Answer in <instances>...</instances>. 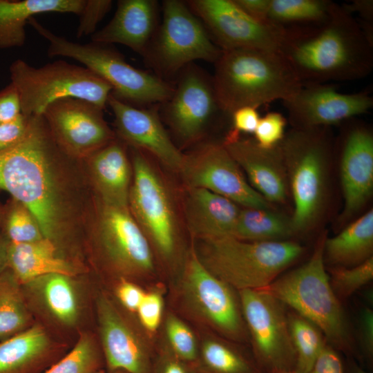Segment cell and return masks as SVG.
<instances>
[{
  "label": "cell",
  "mask_w": 373,
  "mask_h": 373,
  "mask_svg": "<svg viewBox=\"0 0 373 373\" xmlns=\"http://www.w3.org/2000/svg\"><path fill=\"white\" fill-rule=\"evenodd\" d=\"M76 160L59 146L43 115L29 117L21 140L0 152V190L23 204L44 237L57 247L73 226L75 213L61 169Z\"/></svg>",
  "instance_id": "cell-1"
},
{
  "label": "cell",
  "mask_w": 373,
  "mask_h": 373,
  "mask_svg": "<svg viewBox=\"0 0 373 373\" xmlns=\"http://www.w3.org/2000/svg\"><path fill=\"white\" fill-rule=\"evenodd\" d=\"M280 52L303 84L355 81L373 68V42L354 15L335 2L323 21L287 28Z\"/></svg>",
  "instance_id": "cell-2"
},
{
  "label": "cell",
  "mask_w": 373,
  "mask_h": 373,
  "mask_svg": "<svg viewBox=\"0 0 373 373\" xmlns=\"http://www.w3.org/2000/svg\"><path fill=\"white\" fill-rule=\"evenodd\" d=\"M326 238L325 234L320 236L305 263L259 290L314 323L327 343L339 353L360 361L353 329L329 283L323 255Z\"/></svg>",
  "instance_id": "cell-3"
},
{
  "label": "cell",
  "mask_w": 373,
  "mask_h": 373,
  "mask_svg": "<svg viewBox=\"0 0 373 373\" xmlns=\"http://www.w3.org/2000/svg\"><path fill=\"white\" fill-rule=\"evenodd\" d=\"M212 81L221 109L258 108L291 97L303 83L279 51L238 49L222 50L214 63Z\"/></svg>",
  "instance_id": "cell-4"
},
{
  "label": "cell",
  "mask_w": 373,
  "mask_h": 373,
  "mask_svg": "<svg viewBox=\"0 0 373 373\" xmlns=\"http://www.w3.org/2000/svg\"><path fill=\"white\" fill-rule=\"evenodd\" d=\"M196 254L215 276L238 291L260 289L274 281L304 253L289 240L252 242L230 236L202 239Z\"/></svg>",
  "instance_id": "cell-5"
},
{
  "label": "cell",
  "mask_w": 373,
  "mask_h": 373,
  "mask_svg": "<svg viewBox=\"0 0 373 373\" xmlns=\"http://www.w3.org/2000/svg\"><path fill=\"white\" fill-rule=\"evenodd\" d=\"M28 23L48 41L49 57H65L83 64L106 81L117 99L139 107L163 104L171 96L174 87L163 78L135 68L118 52L99 43L78 44L59 36L31 17Z\"/></svg>",
  "instance_id": "cell-6"
},
{
  "label": "cell",
  "mask_w": 373,
  "mask_h": 373,
  "mask_svg": "<svg viewBox=\"0 0 373 373\" xmlns=\"http://www.w3.org/2000/svg\"><path fill=\"white\" fill-rule=\"evenodd\" d=\"M11 83L19 94L21 113L42 115L51 103L64 98H77L104 109L111 86L86 67L57 60L34 67L21 59L9 67Z\"/></svg>",
  "instance_id": "cell-7"
},
{
  "label": "cell",
  "mask_w": 373,
  "mask_h": 373,
  "mask_svg": "<svg viewBox=\"0 0 373 373\" xmlns=\"http://www.w3.org/2000/svg\"><path fill=\"white\" fill-rule=\"evenodd\" d=\"M326 128H294L278 145L294 202L290 220L294 234L309 229L323 207L331 153Z\"/></svg>",
  "instance_id": "cell-8"
},
{
  "label": "cell",
  "mask_w": 373,
  "mask_h": 373,
  "mask_svg": "<svg viewBox=\"0 0 373 373\" xmlns=\"http://www.w3.org/2000/svg\"><path fill=\"white\" fill-rule=\"evenodd\" d=\"M162 8V22L144 56L159 76L179 73L195 60L214 64L222 50L186 3L165 0Z\"/></svg>",
  "instance_id": "cell-9"
},
{
  "label": "cell",
  "mask_w": 373,
  "mask_h": 373,
  "mask_svg": "<svg viewBox=\"0 0 373 373\" xmlns=\"http://www.w3.org/2000/svg\"><path fill=\"white\" fill-rule=\"evenodd\" d=\"M251 352L266 373L295 370L296 352L291 339L287 307L259 289L238 291Z\"/></svg>",
  "instance_id": "cell-10"
},
{
  "label": "cell",
  "mask_w": 373,
  "mask_h": 373,
  "mask_svg": "<svg viewBox=\"0 0 373 373\" xmlns=\"http://www.w3.org/2000/svg\"><path fill=\"white\" fill-rule=\"evenodd\" d=\"M128 208L141 229L164 258L174 254L177 224L164 184L142 151L133 148Z\"/></svg>",
  "instance_id": "cell-11"
},
{
  "label": "cell",
  "mask_w": 373,
  "mask_h": 373,
  "mask_svg": "<svg viewBox=\"0 0 373 373\" xmlns=\"http://www.w3.org/2000/svg\"><path fill=\"white\" fill-rule=\"evenodd\" d=\"M186 3L222 50L280 52L287 28L251 18L233 0H190Z\"/></svg>",
  "instance_id": "cell-12"
},
{
  "label": "cell",
  "mask_w": 373,
  "mask_h": 373,
  "mask_svg": "<svg viewBox=\"0 0 373 373\" xmlns=\"http://www.w3.org/2000/svg\"><path fill=\"white\" fill-rule=\"evenodd\" d=\"M179 171L189 188L209 190L247 208H270L269 202L248 183L222 143H206L185 155Z\"/></svg>",
  "instance_id": "cell-13"
},
{
  "label": "cell",
  "mask_w": 373,
  "mask_h": 373,
  "mask_svg": "<svg viewBox=\"0 0 373 373\" xmlns=\"http://www.w3.org/2000/svg\"><path fill=\"white\" fill-rule=\"evenodd\" d=\"M96 234L101 249L111 265L128 275H142L154 269L149 240L128 207L100 199Z\"/></svg>",
  "instance_id": "cell-14"
},
{
  "label": "cell",
  "mask_w": 373,
  "mask_h": 373,
  "mask_svg": "<svg viewBox=\"0 0 373 373\" xmlns=\"http://www.w3.org/2000/svg\"><path fill=\"white\" fill-rule=\"evenodd\" d=\"M183 287L193 306L220 334L236 341L249 338L239 296L211 274L194 251L186 262Z\"/></svg>",
  "instance_id": "cell-15"
},
{
  "label": "cell",
  "mask_w": 373,
  "mask_h": 373,
  "mask_svg": "<svg viewBox=\"0 0 373 373\" xmlns=\"http://www.w3.org/2000/svg\"><path fill=\"white\" fill-rule=\"evenodd\" d=\"M179 73L171 96L162 105L173 133L187 144L202 137L215 116L226 113L219 105L212 77L192 64Z\"/></svg>",
  "instance_id": "cell-16"
},
{
  "label": "cell",
  "mask_w": 373,
  "mask_h": 373,
  "mask_svg": "<svg viewBox=\"0 0 373 373\" xmlns=\"http://www.w3.org/2000/svg\"><path fill=\"white\" fill-rule=\"evenodd\" d=\"M42 115L59 146L77 159L86 158L115 139L103 109L84 99L57 100Z\"/></svg>",
  "instance_id": "cell-17"
},
{
  "label": "cell",
  "mask_w": 373,
  "mask_h": 373,
  "mask_svg": "<svg viewBox=\"0 0 373 373\" xmlns=\"http://www.w3.org/2000/svg\"><path fill=\"white\" fill-rule=\"evenodd\" d=\"M283 104L294 128H318L366 113L373 97L366 91L341 93L331 83H307Z\"/></svg>",
  "instance_id": "cell-18"
},
{
  "label": "cell",
  "mask_w": 373,
  "mask_h": 373,
  "mask_svg": "<svg viewBox=\"0 0 373 373\" xmlns=\"http://www.w3.org/2000/svg\"><path fill=\"white\" fill-rule=\"evenodd\" d=\"M107 104L113 113L117 133L122 141L150 153L170 169L180 171L185 155L170 138L156 109L133 106L111 93Z\"/></svg>",
  "instance_id": "cell-19"
},
{
  "label": "cell",
  "mask_w": 373,
  "mask_h": 373,
  "mask_svg": "<svg viewBox=\"0 0 373 373\" xmlns=\"http://www.w3.org/2000/svg\"><path fill=\"white\" fill-rule=\"evenodd\" d=\"M341 144V178L343 216L356 213L370 198L373 188V135L355 122L346 130Z\"/></svg>",
  "instance_id": "cell-20"
},
{
  "label": "cell",
  "mask_w": 373,
  "mask_h": 373,
  "mask_svg": "<svg viewBox=\"0 0 373 373\" xmlns=\"http://www.w3.org/2000/svg\"><path fill=\"white\" fill-rule=\"evenodd\" d=\"M222 144L247 174L256 191L269 202L285 200L286 167L278 146L271 149H262L254 140L241 139L231 131Z\"/></svg>",
  "instance_id": "cell-21"
},
{
  "label": "cell",
  "mask_w": 373,
  "mask_h": 373,
  "mask_svg": "<svg viewBox=\"0 0 373 373\" xmlns=\"http://www.w3.org/2000/svg\"><path fill=\"white\" fill-rule=\"evenodd\" d=\"M97 308L102 343L109 371L153 373L154 364L148 350L110 300L101 296Z\"/></svg>",
  "instance_id": "cell-22"
},
{
  "label": "cell",
  "mask_w": 373,
  "mask_h": 373,
  "mask_svg": "<svg viewBox=\"0 0 373 373\" xmlns=\"http://www.w3.org/2000/svg\"><path fill=\"white\" fill-rule=\"evenodd\" d=\"M117 5L112 19L91 35V41L124 45L144 57L158 27L157 2L119 0Z\"/></svg>",
  "instance_id": "cell-23"
},
{
  "label": "cell",
  "mask_w": 373,
  "mask_h": 373,
  "mask_svg": "<svg viewBox=\"0 0 373 373\" xmlns=\"http://www.w3.org/2000/svg\"><path fill=\"white\" fill-rule=\"evenodd\" d=\"M240 209L232 200L202 188H189L186 218L192 233L201 239L233 236Z\"/></svg>",
  "instance_id": "cell-24"
},
{
  "label": "cell",
  "mask_w": 373,
  "mask_h": 373,
  "mask_svg": "<svg viewBox=\"0 0 373 373\" xmlns=\"http://www.w3.org/2000/svg\"><path fill=\"white\" fill-rule=\"evenodd\" d=\"M86 158L100 199L128 207L133 173L123 144L114 139Z\"/></svg>",
  "instance_id": "cell-25"
},
{
  "label": "cell",
  "mask_w": 373,
  "mask_h": 373,
  "mask_svg": "<svg viewBox=\"0 0 373 373\" xmlns=\"http://www.w3.org/2000/svg\"><path fill=\"white\" fill-rule=\"evenodd\" d=\"M7 264L21 286L46 274L73 276L77 271L71 263L58 255V247L46 238L28 243L10 242Z\"/></svg>",
  "instance_id": "cell-26"
},
{
  "label": "cell",
  "mask_w": 373,
  "mask_h": 373,
  "mask_svg": "<svg viewBox=\"0 0 373 373\" xmlns=\"http://www.w3.org/2000/svg\"><path fill=\"white\" fill-rule=\"evenodd\" d=\"M85 0H0V49L21 47L25 27L34 15L45 12L79 15Z\"/></svg>",
  "instance_id": "cell-27"
},
{
  "label": "cell",
  "mask_w": 373,
  "mask_h": 373,
  "mask_svg": "<svg viewBox=\"0 0 373 373\" xmlns=\"http://www.w3.org/2000/svg\"><path fill=\"white\" fill-rule=\"evenodd\" d=\"M324 261L349 267L373 257V210H369L336 236L325 238Z\"/></svg>",
  "instance_id": "cell-28"
},
{
  "label": "cell",
  "mask_w": 373,
  "mask_h": 373,
  "mask_svg": "<svg viewBox=\"0 0 373 373\" xmlns=\"http://www.w3.org/2000/svg\"><path fill=\"white\" fill-rule=\"evenodd\" d=\"M44 329L35 325L0 342V373H24L49 347Z\"/></svg>",
  "instance_id": "cell-29"
},
{
  "label": "cell",
  "mask_w": 373,
  "mask_h": 373,
  "mask_svg": "<svg viewBox=\"0 0 373 373\" xmlns=\"http://www.w3.org/2000/svg\"><path fill=\"white\" fill-rule=\"evenodd\" d=\"M198 356L195 364L198 373H266L252 352L223 340H207Z\"/></svg>",
  "instance_id": "cell-30"
},
{
  "label": "cell",
  "mask_w": 373,
  "mask_h": 373,
  "mask_svg": "<svg viewBox=\"0 0 373 373\" xmlns=\"http://www.w3.org/2000/svg\"><path fill=\"white\" fill-rule=\"evenodd\" d=\"M25 285L31 287L42 299L50 314L64 325H73L78 318L77 297L70 276L50 274L38 277Z\"/></svg>",
  "instance_id": "cell-31"
},
{
  "label": "cell",
  "mask_w": 373,
  "mask_h": 373,
  "mask_svg": "<svg viewBox=\"0 0 373 373\" xmlns=\"http://www.w3.org/2000/svg\"><path fill=\"white\" fill-rule=\"evenodd\" d=\"M291 221L269 209H240L233 238L244 241L284 240L293 235Z\"/></svg>",
  "instance_id": "cell-32"
},
{
  "label": "cell",
  "mask_w": 373,
  "mask_h": 373,
  "mask_svg": "<svg viewBox=\"0 0 373 373\" xmlns=\"http://www.w3.org/2000/svg\"><path fill=\"white\" fill-rule=\"evenodd\" d=\"M29 323L21 285L7 268L0 273V342L26 329Z\"/></svg>",
  "instance_id": "cell-33"
},
{
  "label": "cell",
  "mask_w": 373,
  "mask_h": 373,
  "mask_svg": "<svg viewBox=\"0 0 373 373\" xmlns=\"http://www.w3.org/2000/svg\"><path fill=\"white\" fill-rule=\"evenodd\" d=\"M287 318L296 352L295 371L307 373L328 343L322 331L314 323L287 307Z\"/></svg>",
  "instance_id": "cell-34"
},
{
  "label": "cell",
  "mask_w": 373,
  "mask_h": 373,
  "mask_svg": "<svg viewBox=\"0 0 373 373\" xmlns=\"http://www.w3.org/2000/svg\"><path fill=\"white\" fill-rule=\"evenodd\" d=\"M334 3L329 0H270L268 19L285 28L312 26L329 16Z\"/></svg>",
  "instance_id": "cell-35"
},
{
  "label": "cell",
  "mask_w": 373,
  "mask_h": 373,
  "mask_svg": "<svg viewBox=\"0 0 373 373\" xmlns=\"http://www.w3.org/2000/svg\"><path fill=\"white\" fill-rule=\"evenodd\" d=\"M0 230L11 242L28 243L45 238L30 211L11 198L3 208Z\"/></svg>",
  "instance_id": "cell-36"
},
{
  "label": "cell",
  "mask_w": 373,
  "mask_h": 373,
  "mask_svg": "<svg viewBox=\"0 0 373 373\" xmlns=\"http://www.w3.org/2000/svg\"><path fill=\"white\" fill-rule=\"evenodd\" d=\"M326 270L334 292L343 302L372 280L373 257L353 267H330Z\"/></svg>",
  "instance_id": "cell-37"
},
{
  "label": "cell",
  "mask_w": 373,
  "mask_h": 373,
  "mask_svg": "<svg viewBox=\"0 0 373 373\" xmlns=\"http://www.w3.org/2000/svg\"><path fill=\"white\" fill-rule=\"evenodd\" d=\"M98 357L91 338L80 336L71 351L45 373H96Z\"/></svg>",
  "instance_id": "cell-38"
},
{
  "label": "cell",
  "mask_w": 373,
  "mask_h": 373,
  "mask_svg": "<svg viewBox=\"0 0 373 373\" xmlns=\"http://www.w3.org/2000/svg\"><path fill=\"white\" fill-rule=\"evenodd\" d=\"M166 331L172 350V356L195 365L198 352L194 336L191 329L178 318L169 316Z\"/></svg>",
  "instance_id": "cell-39"
},
{
  "label": "cell",
  "mask_w": 373,
  "mask_h": 373,
  "mask_svg": "<svg viewBox=\"0 0 373 373\" xmlns=\"http://www.w3.org/2000/svg\"><path fill=\"white\" fill-rule=\"evenodd\" d=\"M286 118L278 112H269L260 118L255 130L254 141L262 149H271L281 142L285 137Z\"/></svg>",
  "instance_id": "cell-40"
},
{
  "label": "cell",
  "mask_w": 373,
  "mask_h": 373,
  "mask_svg": "<svg viewBox=\"0 0 373 373\" xmlns=\"http://www.w3.org/2000/svg\"><path fill=\"white\" fill-rule=\"evenodd\" d=\"M360 362L369 367L373 365V310L369 306L363 307L359 312L356 331L354 333Z\"/></svg>",
  "instance_id": "cell-41"
},
{
  "label": "cell",
  "mask_w": 373,
  "mask_h": 373,
  "mask_svg": "<svg viewBox=\"0 0 373 373\" xmlns=\"http://www.w3.org/2000/svg\"><path fill=\"white\" fill-rule=\"evenodd\" d=\"M113 1L111 0H85V4L79 16L76 36L81 38L92 35L97 24L110 11Z\"/></svg>",
  "instance_id": "cell-42"
},
{
  "label": "cell",
  "mask_w": 373,
  "mask_h": 373,
  "mask_svg": "<svg viewBox=\"0 0 373 373\" xmlns=\"http://www.w3.org/2000/svg\"><path fill=\"white\" fill-rule=\"evenodd\" d=\"M163 309L162 296L157 291L145 293L137 309L142 325L149 331L154 332L158 327Z\"/></svg>",
  "instance_id": "cell-43"
},
{
  "label": "cell",
  "mask_w": 373,
  "mask_h": 373,
  "mask_svg": "<svg viewBox=\"0 0 373 373\" xmlns=\"http://www.w3.org/2000/svg\"><path fill=\"white\" fill-rule=\"evenodd\" d=\"M21 114L19 94L10 82L0 90V124L12 122Z\"/></svg>",
  "instance_id": "cell-44"
},
{
  "label": "cell",
  "mask_w": 373,
  "mask_h": 373,
  "mask_svg": "<svg viewBox=\"0 0 373 373\" xmlns=\"http://www.w3.org/2000/svg\"><path fill=\"white\" fill-rule=\"evenodd\" d=\"M29 117L21 114L15 120L0 124V152L17 144L23 137L28 125Z\"/></svg>",
  "instance_id": "cell-45"
},
{
  "label": "cell",
  "mask_w": 373,
  "mask_h": 373,
  "mask_svg": "<svg viewBox=\"0 0 373 373\" xmlns=\"http://www.w3.org/2000/svg\"><path fill=\"white\" fill-rule=\"evenodd\" d=\"M307 373H345L340 353L327 344Z\"/></svg>",
  "instance_id": "cell-46"
},
{
  "label": "cell",
  "mask_w": 373,
  "mask_h": 373,
  "mask_svg": "<svg viewBox=\"0 0 373 373\" xmlns=\"http://www.w3.org/2000/svg\"><path fill=\"white\" fill-rule=\"evenodd\" d=\"M231 116L233 123L231 131L238 135L240 133H254L260 118L257 108L250 106L238 108Z\"/></svg>",
  "instance_id": "cell-47"
},
{
  "label": "cell",
  "mask_w": 373,
  "mask_h": 373,
  "mask_svg": "<svg viewBox=\"0 0 373 373\" xmlns=\"http://www.w3.org/2000/svg\"><path fill=\"white\" fill-rule=\"evenodd\" d=\"M343 6L352 15L358 14L360 21H358L367 38L373 42V1L354 0Z\"/></svg>",
  "instance_id": "cell-48"
},
{
  "label": "cell",
  "mask_w": 373,
  "mask_h": 373,
  "mask_svg": "<svg viewBox=\"0 0 373 373\" xmlns=\"http://www.w3.org/2000/svg\"><path fill=\"white\" fill-rule=\"evenodd\" d=\"M117 296L122 304L131 312L137 309L145 293L135 284L123 280L117 287Z\"/></svg>",
  "instance_id": "cell-49"
},
{
  "label": "cell",
  "mask_w": 373,
  "mask_h": 373,
  "mask_svg": "<svg viewBox=\"0 0 373 373\" xmlns=\"http://www.w3.org/2000/svg\"><path fill=\"white\" fill-rule=\"evenodd\" d=\"M153 373H198L195 366L169 354L159 358Z\"/></svg>",
  "instance_id": "cell-50"
},
{
  "label": "cell",
  "mask_w": 373,
  "mask_h": 373,
  "mask_svg": "<svg viewBox=\"0 0 373 373\" xmlns=\"http://www.w3.org/2000/svg\"><path fill=\"white\" fill-rule=\"evenodd\" d=\"M247 15L261 22L268 19L270 0H233Z\"/></svg>",
  "instance_id": "cell-51"
},
{
  "label": "cell",
  "mask_w": 373,
  "mask_h": 373,
  "mask_svg": "<svg viewBox=\"0 0 373 373\" xmlns=\"http://www.w3.org/2000/svg\"><path fill=\"white\" fill-rule=\"evenodd\" d=\"M10 241L0 230V273L8 268L7 251Z\"/></svg>",
  "instance_id": "cell-52"
},
{
  "label": "cell",
  "mask_w": 373,
  "mask_h": 373,
  "mask_svg": "<svg viewBox=\"0 0 373 373\" xmlns=\"http://www.w3.org/2000/svg\"><path fill=\"white\" fill-rule=\"evenodd\" d=\"M345 373H369L355 359L347 358L344 363Z\"/></svg>",
  "instance_id": "cell-53"
},
{
  "label": "cell",
  "mask_w": 373,
  "mask_h": 373,
  "mask_svg": "<svg viewBox=\"0 0 373 373\" xmlns=\"http://www.w3.org/2000/svg\"><path fill=\"white\" fill-rule=\"evenodd\" d=\"M271 373H297L295 370H289V371H275Z\"/></svg>",
  "instance_id": "cell-54"
},
{
  "label": "cell",
  "mask_w": 373,
  "mask_h": 373,
  "mask_svg": "<svg viewBox=\"0 0 373 373\" xmlns=\"http://www.w3.org/2000/svg\"><path fill=\"white\" fill-rule=\"evenodd\" d=\"M96 373H126L124 372H122V371H109V372H102V371H100V372H97Z\"/></svg>",
  "instance_id": "cell-55"
},
{
  "label": "cell",
  "mask_w": 373,
  "mask_h": 373,
  "mask_svg": "<svg viewBox=\"0 0 373 373\" xmlns=\"http://www.w3.org/2000/svg\"><path fill=\"white\" fill-rule=\"evenodd\" d=\"M3 208V206L0 204V227H1V219H2Z\"/></svg>",
  "instance_id": "cell-56"
}]
</instances>
